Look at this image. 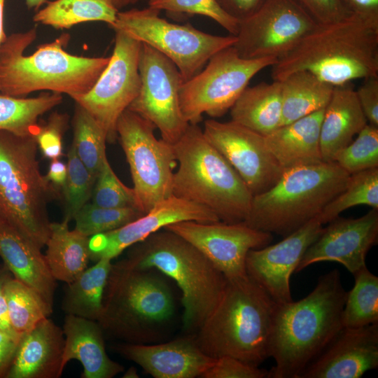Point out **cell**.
<instances>
[{
  "mask_svg": "<svg viewBox=\"0 0 378 378\" xmlns=\"http://www.w3.org/2000/svg\"><path fill=\"white\" fill-rule=\"evenodd\" d=\"M155 125L127 108L116 132L130 166L138 208L147 213L172 195L176 159L173 145L154 135Z\"/></svg>",
  "mask_w": 378,
  "mask_h": 378,
  "instance_id": "obj_12",
  "label": "cell"
},
{
  "mask_svg": "<svg viewBox=\"0 0 378 378\" xmlns=\"http://www.w3.org/2000/svg\"><path fill=\"white\" fill-rule=\"evenodd\" d=\"M318 24L333 23L353 15L342 0H295Z\"/></svg>",
  "mask_w": 378,
  "mask_h": 378,
  "instance_id": "obj_45",
  "label": "cell"
},
{
  "mask_svg": "<svg viewBox=\"0 0 378 378\" xmlns=\"http://www.w3.org/2000/svg\"><path fill=\"white\" fill-rule=\"evenodd\" d=\"M19 339L0 330V378H6L15 353Z\"/></svg>",
  "mask_w": 378,
  "mask_h": 378,
  "instance_id": "obj_48",
  "label": "cell"
},
{
  "mask_svg": "<svg viewBox=\"0 0 378 378\" xmlns=\"http://www.w3.org/2000/svg\"><path fill=\"white\" fill-rule=\"evenodd\" d=\"M203 378H268L269 370L248 364L234 357L224 356L216 358Z\"/></svg>",
  "mask_w": 378,
  "mask_h": 378,
  "instance_id": "obj_44",
  "label": "cell"
},
{
  "mask_svg": "<svg viewBox=\"0 0 378 378\" xmlns=\"http://www.w3.org/2000/svg\"><path fill=\"white\" fill-rule=\"evenodd\" d=\"M5 0H0V46L5 41L7 36L4 29V10Z\"/></svg>",
  "mask_w": 378,
  "mask_h": 378,
  "instance_id": "obj_52",
  "label": "cell"
},
{
  "mask_svg": "<svg viewBox=\"0 0 378 378\" xmlns=\"http://www.w3.org/2000/svg\"><path fill=\"white\" fill-rule=\"evenodd\" d=\"M342 1L353 15L378 22V0H342Z\"/></svg>",
  "mask_w": 378,
  "mask_h": 378,
  "instance_id": "obj_49",
  "label": "cell"
},
{
  "mask_svg": "<svg viewBox=\"0 0 378 378\" xmlns=\"http://www.w3.org/2000/svg\"><path fill=\"white\" fill-rule=\"evenodd\" d=\"M139 71L140 90L127 108L152 122L162 139L174 145L189 125L180 106L179 91L183 83L181 73L168 57L144 43Z\"/></svg>",
  "mask_w": 378,
  "mask_h": 378,
  "instance_id": "obj_14",
  "label": "cell"
},
{
  "mask_svg": "<svg viewBox=\"0 0 378 378\" xmlns=\"http://www.w3.org/2000/svg\"><path fill=\"white\" fill-rule=\"evenodd\" d=\"M123 378H138L139 375L138 374L137 370L134 367H130L128 368L125 372L123 374Z\"/></svg>",
  "mask_w": 378,
  "mask_h": 378,
  "instance_id": "obj_55",
  "label": "cell"
},
{
  "mask_svg": "<svg viewBox=\"0 0 378 378\" xmlns=\"http://www.w3.org/2000/svg\"><path fill=\"white\" fill-rule=\"evenodd\" d=\"M173 148L178 167L172 195L208 208L222 222H244L253 195L202 130L189 123Z\"/></svg>",
  "mask_w": 378,
  "mask_h": 378,
  "instance_id": "obj_7",
  "label": "cell"
},
{
  "mask_svg": "<svg viewBox=\"0 0 378 378\" xmlns=\"http://www.w3.org/2000/svg\"><path fill=\"white\" fill-rule=\"evenodd\" d=\"M67 122L66 114L55 112L51 114L45 125L40 126L35 139L45 158L55 160L62 155V139Z\"/></svg>",
  "mask_w": 378,
  "mask_h": 378,
  "instance_id": "obj_43",
  "label": "cell"
},
{
  "mask_svg": "<svg viewBox=\"0 0 378 378\" xmlns=\"http://www.w3.org/2000/svg\"><path fill=\"white\" fill-rule=\"evenodd\" d=\"M324 109L281 125L265 136L267 149L284 170L323 161L320 131Z\"/></svg>",
  "mask_w": 378,
  "mask_h": 378,
  "instance_id": "obj_27",
  "label": "cell"
},
{
  "mask_svg": "<svg viewBox=\"0 0 378 378\" xmlns=\"http://www.w3.org/2000/svg\"><path fill=\"white\" fill-rule=\"evenodd\" d=\"M202 131L253 195L270 189L282 174L284 169L267 149L264 136L232 120H206Z\"/></svg>",
  "mask_w": 378,
  "mask_h": 378,
  "instance_id": "obj_17",
  "label": "cell"
},
{
  "mask_svg": "<svg viewBox=\"0 0 378 378\" xmlns=\"http://www.w3.org/2000/svg\"><path fill=\"white\" fill-rule=\"evenodd\" d=\"M230 110L232 121L264 136L270 134L281 124V81L247 86Z\"/></svg>",
  "mask_w": 378,
  "mask_h": 378,
  "instance_id": "obj_28",
  "label": "cell"
},
{
  "mask_svg": "<svg viewBox=\"0 0 378 378\" xmlns=\"http://www.w3.org/2000/svg\"><path fill=\"white\" fill-rule=\"evenodd\" d=\"M64 349L62 366L71 360L83 365L82 378H112L124 371L106 351L104 332L97 321L66 314L62 327Z\"/></svg>",
  "mask_w": 378,
  "mask_h": 378,
  "instance_id": "obj_25",
  "label": "cell"
},
{
  "mask_svg": "<svg viewBox=\"0 0 378 378\" xmlns=\"http://www.w3.org/2000/svg\"><path fill=\"white\" fill-rule=\"evenodd\" d=\"M4 297L9 323L20 337L52 312L38 292L14 276L6 284Z\"/></svg>",
  "mask_w": 378,
  "mask_h": 378,
  "instance_id": "obj_34",
  "label": "cell"
},
{
  "mask_svg": "<svg viewBox=\"0 0 378 378\" xmlns=\"http://www.w3.org/2000/svg\"><path fill=\"white\" fill-rule=\"evenodd\" d=\"M368 120L358 101L352 82L334 86L324 109L320 131V146L324 162H334Z\"/></svg>",
  "mask_w": 378,
  "mask_h": 378,
  "instance_id": "obj_26",
  "label": "cell"
},
{
  "mask_svg": "<svg viewBox=\"0 0 378 378\" xmlns=\"http://www.w3.org/2000/svg\"><path fill=\"white\" fill-rule=\"evenodd\" d=\"M360 204L378 209V167L350 174L344 190L324 207L318 218L323 225L328 223L344 210Z\"/></svg>",
  "mask_w": 378,
  "mask_h": 378,
  "instance_id": "obj_37",
  "label": "cell"
},
{
  "mask_svg": "<svg viewBox=\"0 0 378 378\" xmlns=\"http://www.w3.org/2000/svg\"><path fill=\"white\" fill-rule=\"evenodd\" d=\"M215 1L223 10L239 22L253 15L265 1V0Z\"/></svg>",
  "mask_w": 378,
  "mask_h": 378,
  "instance_id": "obj_47",
  "label": "cell"
},
{
  "mask_svg": "<svg viewBox=\"0 0 378 378\" xmlns=\"http://www.w3.org/2000/svg\"><path fill=\"white\" fill-rule=\"evenodd\" d=\"M317 24L295 0H265L253 15L239 22L233 46L245 59H279Z\"/></svg>",
  "mask_w": 378,
  "mask_h": 378,
  "instance_id": "obj_15",
  "label": "cell"
},
{
  "mask_svg": "<svg viewBox=\"0 0 378 378\" xmlns=\"http://www.w3.org/2000/svg\"><path fill=\"white\" fill-rule=\"evenodd\" d=\"M323 228L316 216L279 242L250 250L245 261L248 276L276 304L292 301L290 276Z\"/></svg>",
  "mask_w": 378,
  "mask_h": 378,
  "instance_id": "obj_18",
  "label": "cell"
},
{
  "mask_svg": "<svg viewBox=\"0 0 378 378\" xmlns=\"http://www.w3.org/2000/svg\"><path fill=\"white\" fill-rule=\"evenodd\" d=\"M163 229L192 244L227 279L246 276L245 261L248 252L270 244L273 239L272 234L253 228L244 222L186 220L170 224Z\"/></svg>",
  "mask_w": 378,
  "mask_h": 378,
  "instance_id": "obj_16",
  "label": "cell"
},
{
  "mask_svg": "<svg viewBox=\"0 0 378 378\" xmlns=\"http://www.w3.org/2000/svg\"><path fill=\"white\" fill-rule=\"evenodd\" d=\"M48 1V0H25L29 9L34 8L36 10H38L44 4H47Z\"/></svg>",
  "mask_w": 378,
  "mask_h": 378,
  "instance_id": "obj_54",
  "label": "cell"
},
{
  "mask_svg": "<svg viewBox=\"0 0 378 378\" xmlns=\"http://www.w3.org/2000/svg\"><path fill=\"white\" fill-rule=\"evenodd\" d=\"M62 102V94L52 92L31 98L0 93V130L35 138L40 128L38 118Z\"/></svg>",
  "mask_w": 378,
  "mask_h": 378,
  "instance_id": "obj_33",
  "label": "cell"
},
{
  "mask_svg": "<svg viewBox=\"0 0 378 378\" xmlns=\"http://www.w3.org/2000/svg\"><path fill=\"white\" fill-rule=\"evenodd\" d=\"M41 249L0 218V257L3 263L15 278L34 289L53 307L57 283Z\"/></svg>",
  "mask_w": 378,
  "mask_h": 378,
  "instance_id": "obj_24",
  "label": "cell"
},
{
  "mask_svg": "<svg viewBox=\"0 0 378 378\" xmlns=\"http://www.w3.org/2000/svg\"><path fill=\"white\" fill-rule=\"evenodd\" d=\"M357 135L334 160L349 174L378 167V127L368 124Z\"/></svg>",
  "mask_w": 378,
  "mask_h": 378,
  "instance_id": "obj_40",
  "label": "cell"
},
{
  "mask_svg": "<svg viewBox=\"0 0 378 378\" xmlns=\"http://www.w3.org/2000/svg\"><path fill=\"white\" fill-rule=\"evenodd\" d=\"M174 313V294L162 272L132 267L124 260L112 263L97 320L104 333L127 343L147 344Z\"/></svg>",
  "mask_w": 378,
  "mask_h": 378,
  "instance_id": "obj_5",
  "label": "cell"
},
{
  "mask_svg": "<svg viewBox=\"0 0 378 378\" xmlns=\"http://www.w3.org/2000/svg\"><path fill=\"white\" fill-rule=\"evenodd\" d=\"M113 349L155 378L202 377L216 360L200 349L195 336L156 344L124 342Z\"/></svg>",
  "mask_w": 378,
  "mask_h": 378,
  "instance_id": "obj_22",
  "label": "cell"
},
{
  "mask_svg": "<svg viewBox=\"0 0 378 378\" xmlns=\"http://www.w3.org/2000/svg\"><path fill=\"white\" fill-rule=\"evenodd\" d=\"M378 367V323L342 327L299 378H359Z\"/></svg>",
  "mask_w": 378,
  "mask_h": 378,
  "instance_id": "obj_21",
  "label": "cell"
},
{
  "mask_svg": "<svg viewBox=\"0 0 378 378\" xmlns=\"http://www.w3.org/2000/svg\"><path fill=\"white\" fill-rule=\"evenodd\" d=\"M118 11L111 0H54L37 11L33 20L57 29L94 21L111 27Z\"/></svg>",
  "mask_w": 378,
  "mask_h": 378,
  "instance_id": "obj_32",
  "label": "cell"
},
{
  "mask_svg": "<svg viewBox=\"0 0 378 378\" xmlns=\"http://www.w3.org/2000/svg\"><path fill=\"white\" fill-rule=\"evenodd\" d=\"M132 246L123 260L132 267L154 268L174 280L181 292L183 328L198 330L221 298L224 275L192 244L166 229Z\"/></svg>",
  "mask_w": 378,
  "mask_h": 378,
  "instance_id": "obj_6",
  "label": "cell"
},
{
  "mask_svg": "<svg viewBox=\"0 0 378 378\" xmlns=\"http://www.w3.org/2000/svg\"><path fill=\"white\" fill-rule=\"evenodd\" d=\"M64 335L46 318L22 335L6 378H59L64 368Z\"/></svg>",
  "mask_w": 378,
  "mask_h": 378,
  "instance_id": "obj_23",
  "label": "cell"
},
{
  "mask_svg": "<svg viewBox=\"0 0 378 378\" xmlns=\"http://www.w3.org/2000/svg\"><path fill=\"white\" fill-rule=\"evenodd\" d=\"M148 7L172 13L206 16L219 24L231 35L236 36L239 21L227 15L215 0H148Z\"/></svg>",
  "mask_w": 378,
  "mask_h": 378,
  "instance_id": "obj_42",
  "label": "cell"
},
{
  "mask_svg": "<svg viewBox=\"0 0 378 378\" xmlns=\"http://www.w3.org/2000/svg\"><path fill=\"white\" fill-rule=\"evenodd\" d=\"M36 29L14 33L0 46V93L22 97L48 90L71 98L88 92L107 66L109 57L74 55L64 49L69 36L62 34L38 47L31 55L27 48L36 39Z\"/></svg>",
  "mask_w": 378,
  "mask_h": 378,
  "instance_id": "obj_3",
  "label": "cell"
},
{
  "mask_svg": "<svg viewBox=\"0 0 378 378\" xmlns=\"http://www.w3.org/2000/svg\"><path fill=\"white\" fill-rule=\"evenodd\" d=\"M114 7L120 10V9L130 5L135 4L140 0H111Z\"/></svg>",
  "mask_w": 378,
  "mask_h": 378,
  "instance_id": "obj_53",
  "label": "cell"
},
{
  "mask_svg": "<svg viewBox=\"0 0 378 378\" xmlns=\"http://www.w3.org/2000/svg\"><path fill=\"white\" fill-rule=\"evenodd\" d=\"M37 149L34 137L0 130V218L42 248L50 233L48 204L62 194L41 173Z\"/></svg>",
  "mask_w": 378,
  "mask_h": 378,
  "instance_id": "obj_9",
  "label": "cell"
},
{
  "mask_svg": "<svg viewBox=\"0 0 378 378\" xmlns=\"http://www.w3.org/2000/svg\"><path fill=\"white\" fill-rule=\"evenodd\" d=\"M347 291L338 270L321 276L304 298L277 304L270 341L275 365L268 378H299L308 363L342 328Z\"/></svg>",
  "mask_w": 378,
  "mask_h": 378,
  "instance_id": "obj_1",
  "label": "cell"
},
{
  "mask_svg": "<svg viewBox=\"0 0 378 378\" xmlns=\"http://www.w3.org/2000/svg\"><path fill=\"white\" fill-rule=\"evenodd\" d=\"M281 83V125L325 108L334 86L305 70L291 73Z\"/></svg>",
  "mask_w": 378,
  "mask_h": 378,
  "instance_id": "obj_30",
  "label": "cell"
},
{
  "mask_svg": "<svg viewBox=\"0 0 378 378\" xmlns=\"http://www.w3.org/2000/svg\"><path fill=\"white\" fill-rule=\"evenodd\" d=\"M111 260L106 258L98 260L74 281L66 284L62 302L66 314L97 321L102 311Z\"/></svg>",
  "mask_w": 378,
  "mask_h": 378,
  "instance_id": "obj_31",
  "label": "cell"
},
{
  "mask_svg": "<svg viewBox=\"0 0 378 378\" xmlns=\"http://www.w3.org/2000/svg\"><path fill=\"white\" fill-rule=\"evenodd\" d=\"M150 7L118 11L111 27L163 54L178 68L183 82L198 74L210 57L234 44L236 36H216L190 24H178L159 16Z\"/></svg>",
  "mask_w": 378,
  "mask_h": 378,
  "instance_id": "obj_10",
  "label": "cell"
},
{
  "mask_svg": "<svg viewBox=\"0 0 378 378\" xmlns=\"http://www.w3.org/2000/svg\"><path fill=\"white\" fill-rule=\"evenodd\" d=\"M355 284L347 291L342 312V327L378 323V277L363 267L353 274Z\"/></svg>",
  "mask_w": 378,
  "mask_h": 378,
  "instance_id": "obj_35",
  "label": "cell"
},
{
  "mask_svg": "<svg viewBox=\"0 0 378 378\" xmlns=\"http://www.w3.org/2000/svg\"><path fill=\"white\" fill-rule=\"evenodd\" d=\"M272 66L279 81L302 70L333 86L378 77V22L351 15L318 24Z\"/></svg>",
  "mask_w": 378,
  "mask_h": 378,
  "instance_id": "obj_2",
  "label": "cell"
},
{
  "mask_svg": "<svg viewBox=\"0 0 378 378\" xmlns=\"http://www.w3.org/2000/svg\"><path fill=\"white\" fill-rule=\"evenodd\" d=\"M278 61L274 57L245 59L233 46L212 55L204 69L184 81L179 91L182 114L190 124H197L203 113L218 118L233 106L251 79Z\"/></svg>",
  "mask_w": 378,
  "mask_h": 378,
  "instance_id": "obj_11",
  "label": "cell"
},
{
  "mask_svg": "<svg viewBox=\"0 0 378 378\" xmlns=\"http://www.w3.org/2000/svg\"><path fill=\"white\" fill-rule=\"evenodd\" d=\"M349 176L335 162L284 169L274 186L253 196L244 223L285 237L318 216L344 190Z\"/></svg>",
  "mask_w": 378,
  "mask_h": 378,
  "instance_id": "obj_8",
  "label": "cell"
},
{
  "mask_svg": "<svg viewBox=\"0 0 378 378\" xmlns=\"http://www.w3.org/2000/svg\"><path fill=\"white\" fill-rule=\"evenodd\" d=\"M276 305L248 275L226 279L218 303L198 329V345L212 358L228 356L260 366L270 358Z\"/></svg>",
  "mask_w": 378,
  "mask_h": 378,
  "instance_id": "obj_4",
  "label": "cell"
},
{
  "mask_svg": "<svg viewBox=\"0 0 378 378\" xmlns=\"http://www.w3.org/2000/svg\"><path fill=\"white\" fill-rule=\"evenodd\" d=\"M193 220L202 223L220 221L210 209L192 202L172 195L155 204L139 218L115 230L89 238L90 260H113L127 248L150 234L175 223Z\"/></svg>",
  "mask_w": 378,
  "mask_h": 378,
  "instance_id": "obj_19",
  "label": "cell"
},
{
  "mask_svg": "<svg viewBox=\"0 0 378 378\" xmlns=\"http://www.w3.org/2000/svg\"><path fill=\"white\" fill-rule=\"evenodd\" d=\"M356 94L368 124L378 127V77L365 78Z\"/></svg>",
  "mask_w": 378,
  "mask_h": 378,
  "instance_id": "obj_46",
  "label": "cell"
},
{
  "mask_svg": "<svg viewBox=\"0 0 378 378\" xmlns=\"http://www.w3.org/2000/svg\"><path fill=\"white\" fill-rule=\"evenodd\" d=\"M115 31L113 51L107 66L88 92L73 98L101 125L108 142L118 138V120L137 97L141 87V43L121 31Z\"/></svg>",
  "mask_w": 378,
  "mask_h": 378,
  "instance_id": "obj_13",
  "label": "cell"
},
{
  "mask_svg": "<svg viewBox=\"0 0 378 378\" xmlns=\"http://www.w3.org/2000/svg\"><path fill=\"white\" fill-rule=\"evenodd\" d=\"M328 223L304 252L295 273L322 261L337 262L352 274L366 266V255L377 244L378 209L357 218L339 216Z\"/></svg>",
  "mask_w": 378,
  "mask_h": 378,
  "instance_id": "obj_20",
  "label": "cell"
},
{
  "mask_svg": "<svg viewBox=\"0 0 378 378\" xmlns=\"http://www.w3.org/2000/svg\"><path fill=\"white\" fill-rule=\"evenodd\" d=\"M70 220L50 223L45 258L56 281H74L86 268L90 258L89 238L75 229H69Z\"/></svg>",
  "mask_w": 378,
  "mask_h": 378,
  "instance_id": "obj_29",
  "label": "cell"
},
{
  "mask_svg": "<svg viewBox=\"0 0 378 378\" xmlns=\"http://www.w3.org/2000/svg\"><path fill=\"white\" fill-rule=\"evenodd\" d=\"M13 276V275L6 265L4 263L0 264V330L20 339V337L13 331L9 323L4 297L6 284Z\"/></svg>",
  "mask_w": 378,
  "mask_h": 378,
  "instance_id": "obj_50",
  "label": "cell"
},
{
  "mask_svg": "<svg viewBox=\"0 0 378 378\" xmlns=\"http://www.w3.org/2000/svg\"><path fill=\"white\" fill-rule=\"evenodd\" d=\"M67 158V177L62 194L66 204L64 218L71 220L91 197L96 178L80 160L73 145Z\"/></svg>",
  "mask_w": 378,
  "mask_h": 378,
  "instance_id": "obj_39",
  "label": "cell"
},
{
  "mask_svg": "<svg viewBox=\"0 0 378 378\" xmlns=\"http://www.w3.org/2000/svg\"><path fill=\"white\" fill-rule=\"evenodd\" d=\"M46 177L52 184L62 188L67 177V165L59 159L52 160Z\"/></svg>",
  "mask_w": 378,
  "mask_h": 378,
  "instance_id": "obj_51",
  "label": "cell"
},
{
  "mask_svg": "<svg viewBox=\"0 0 378 378\" xmlns=\"http://www.w3.org/2000/svg\"><path fill=\"white\" fill-rule=\"evenodd\" d=\"M74 146L90 173L97 179L106 155L107 136L96 120L76 103L73 118Z\"/></svg>",
  "mask_w": 378,
  "mask_h": 378,
  "instance_id": "obj_36",
  "label": "cell"
},
{
  "mask_svg": "<svg viewBox=\"0 0 378 378\" xmlns=\"http://www.w3.org/2000/svg\"><path fill=\"white\" fill-rule=\"evenodd\" d=\"M135 208H106L85 204L74 216L75 230L90 237L119 228L142 216Z\"/></svg>",
  "mask_w": 378,
  "mask_h": 378,
  "instance_id": "obj_38",
  "label": "cell"
},
{
  "mask_svg": "<svg viewBox=\"0 0 378 378\" xmlns=\"http://www.w3.org/2000/svg\"><path fill=\"white\" fill-rule=\"evenodd\" d=\"M92 196L93 204L99 206L139 210L134 188L127 187L118 178L107 158L97 177Z\"/></svg>",
  "mask_w": 378,
  "mask_h": 378,
  "instance_id": "obj_41",
  "label": "cell"
}]
</instances>
